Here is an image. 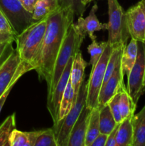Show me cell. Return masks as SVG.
<instances>
[{"instance_id": "obj_15", "label": "cell", "mask_w": 145, "mask_h": 146, "mask_svg": "<svg viewBox=\"0 0 145 146\" xmlns=\"http://www.w3.org/2000/svg\"><path fill=\"white\" fill-rule=\"evenodd\" d=\"M88 65V63L84 60L82 53L79 51L74 57L70 76V81L76 96H78L80 88L85 80V70Z\"/></svg>"}, {"instance_id": "obj_3", "label": "cell", "mask_w": 145, "mask_h": 146, "mask_svg": "<svg viewBox=\"0 0 145 146\" xmlns=\"http://www.w3.org/2000/svg\"><path fill=\"white\" fill-rule=\"evenodd\" d=\"M85 38V36L82 35L78 31L74 23L70 25L68 32L65 35V39L63 42L55 60L51 83L47 86L48 87L47 100L49 99L52 96L57 83L63 73L64 69L66 67L70 58L71 57H75V54L80 51V48Z\"/></svg>"}, {"instance_id": "obj_17", "label": "cell", "mask_w": 145, "mask_h": 146, "mask_svg": "<svg viewBox=\"0 0 145 146\" xmlns=\"http://www.w3.org/2000/svg\"><path fill=\"white\" fill-rule=\"evenodd\" d=\"M132 116L127 117L119 123V129L116 137L117 146H133L134 131L132 123Z\"/></svg>"}, {"instance_id": "obj_8", "label": "cell", "mask_w": 145, "mask_h": 146, "mask_svg": "<svg viewBox=\"0 0 145 146\" xmlns=\"http://www.w3.org/2000/svg\"><path fill=\"white\" fill-rule=\"evenodd\" d=\"M145 73V44L138 41L137 58L127 76V91L134 104L144 91V78Z\"/></svg>"}, {"instance_id": "obj_30", "label": "cell", "mask_w": 145, "mask_h": 146, "mask_svg": "<svg viewBox=\"0 0 145 146\" xmlns=\"http://www.w3.org/2000/svg\"><path fill=\"white\" fill-rule=\"evenodd\" d=\"M13 42L14 41H9L0 44V64L7 58L14 49L12 46Z\"/></svg>"}, {"instance_id": "obj_25", "label": "cell", "mask_w": 145, "mask_h": 146, "mask_svg": "<svg viewBox=\"0 0 145 146\" xmlns=\"http://www.w3.org/2000/svg\"><path fill=\"white\" fill-rule=\"evenodd\" d=\"M107 45V41H97L96 39L92 41V43L88 46V51L90 56V64L93 68L99 61L105 48Z\"/></svg>"}, {"instance_id": "obj_36", "label": "cell", "mask_w": 145, "mask_h": 146, "mask_svg": "<svg viewBox=\"0 0 145 146\" xmlns=\"http://www.w3.org/2000/svg\"><path fill=\"white\" fill-rule=\"evenodd\" d=\"M16 83V82L13 83V84H11V85L8 88H7V90L5 91V92L4 93V94H3V95L1 96V97H0V112H1V109H2V108H3V106H4V103H5L6 100H7V97H8L10 91H11V89H12L13 86H14L15 85Z\"/></svg>"}, {"instance_id": "obj_31", "label": "cell", "mask_w": 145, "mask_h": 146, "mask_svg": "<svg viewBox=\"0 0 145 146\" xmlns=\"http://www.w3.org/2000/svg\"><path fill=\"white\" fill-rule=\"evenodd\" d=\"M0 31L3 33H8L16 35L9 21H8L4 13L0 10Z\"/></svg>"}, {"instance_id": "obj_35", "label": "cell", "mask_w": 145, "mask_h": 146, "mask_svg": "<svg viewBox=\"0 0 145 146\" xmlns=\"http://www.w3.org/2000/svg\"><path fill=\"white\" fill-rule=\"evenodd\" d=\"M16 35L8 33H3L0 31V44L4 42H9V41H15Z\"/></svg>"}, {"instance_id": "obj_13", "label": "cell", "mask_w": 145, "mask_h": 146, "mask_svg": "<svg viewBox=\"0 0 145 146\" xmlns=\"http://www.w3.org/2000/svg\"><path fill=\"white\" fill-rule=\"evenodd\" d=\"M92 109L86 105L83 107L76 122L70 133L67 146H85L87 128Z\"/></svg>"}, {"instance_id": "obj_27", "label": "cell", "mask_w": 145, "mask_h": 146, "mask_svg": "<svg viewBox=\"0 0 145 146\" xmlns=\"http://www.w3.org/2000/svg\"><path fill=\"white\" fill-rule=\"evenodd\" d=\"M9 146H31L28 132L14 129L9 138Z\"/></svg>"}, {"instance_id": "obj_14", "label": "cell", "mask_w": 145, "mask_h": 146, "mask_svg": "<svg viewBox=\"0 0 145 146\" xmlns=\"http://www.w3.org/2000/svg\"><path fill=\"white\" fill-rule=\"evenodd\" d=\"M98 5L95 4L91 8L90 11L87 17L83 18L80 17L78 18L75 27L80 34L82 35L89 36L92 41L96 39V36L94 34L95 31H100V30H107V23L102 24L100 22L96 15V11H98Z\"/></svg>"}, {"instance_id": "obj_7", "label": "cell", "mask_w": 145, "mask_h": 146, "mask_svg": "<svg viewBox=\"0 0 145 146\" xmlns=\"http://www.w3.org/2000/svg\"><path fill=\"white\" fill-rule=\"evenodd\" d=\"M0 10L9 21L16 36L34 22L32 13L24 9L21 0H0Z\"/></svg>"}, {"instance_id": "obj_29", "label": "cell", "mask_w": 145, "mask_h": 146, "mask_svg": "<svg viewBox=\"0 0 145 146\" xmlns=\"http://www.w3.org/2000/svg\"><path fill=\"white\" fill-rule=\"evenodd\" d=\"M119 93H118L117 95H115L110 101L108 102L109 108H110L112 113L115 118V121L117 123H120L122 121V118L121 116L120 111H119Z\"/></svg>"}, {"instance_id": "obj_37", "label": "cell", "mask_w": 145, "mask_h": 146, "mask_svg": "<svg viewBox=\"0 0 145 146\" xmlns=\"http://www.w3.org/2000/svg\"><path fill=\"white\" fill-rule=\"evenodd\" d=\"M93 1V0H81L82 4H83V5H85V7H86L87 4H89V3H90L91 1Z\"/></svg>"}, {"instance_id": "obj_2", "label": "cell", "mask_w": 145, "mask_h": 146, "mask_svg": "<svg viewBox=\"0 0 145 146\" xmlns=\"http://www.w3.org/2000/svg\"><path fill=\"white\" fill-rule=\"evenodd\" d=\"M47 17L34 21L21 34L16 36V48L21 64L27 71L35 69L47 27Z\"/></svg>"}, {"instance_id": "obj_16", "label": "cell", "mask_w": 145, "mask_h": 146, "mask_svg": "<svg viewBox=\"0 0 145 146\" xmlns=\"http://www.w3.org/2000/svg\"><path fill=\"white\" fill-rule=\"evenodd\" d=\"M138 53V41L131 38L129 44L125 46L121 58V68L123 75L128 76L136 62Z\"/></svg>"}, {"instance_id": "obj_21", "label": "cell", "mask_w": 145, "mask_h": 146, "mask_svg": "<svg viewBox=\"0 0 145 146\" xmlns=\"http://www.w3.org/2000/svg\"><path fill=\"white\" fill-rule=\"evenodd\" d=\"M100 108V131L101 133L109 135L117 123L115 121L108 104Z\"/></svg>"}, {"instance_id": "obj_9", "label": "cell", "mask_w": 145, "mask_h": 146, "mask_svg": "<svg viewBox=\"0 0 145 146\" xmlns=\"http://www.w3.org/2000/svg\"><path fill=\"white\" fill-rule=\"evenodd\" d=\"M26 72L27 70L21 64L18 51L14 48L0 64V97L13 83L17 82L18 78Z\"/></svg>"}, {"instance_id": "obj_5", "label": "cell", "mask_w": 145, "mask_h": 146, "mask_svg": "<svg viewBox=\"0 0 145 146\" xmlns=\"http://www.w3.org/2000/svg\"><path fill=\"white\" fill-rule=\"evenodd\" d=\"M88 81L82 82L79 91L76 102L70 112L65 118L59 121L55 126H53L56 139L57 146H67L70 133L72 126L76 122L83 107L86 105L87 95H88Z\"/></svg>"}, {"instance_id": "obj_12", "label": "cell", "mask_w": 145, "mask_h": 146, "mask_svg": "<svg viewBox=\"0 0 145 146\" xmlns=\"http://www.w3.org/2000/svg\"><path fill=\"white\" fill-rule=\"evenodd\" d=\"M123 86H125L124 75L121 68L120 62L107 82L101 88L98 98V108H101L105 104H108L115 95L120 92Z\"/></svg>"}, {"instance_id": "obj_11", "label": "cell", "mask_w": 145, "mask_h": 146, "mask_svg": "<svg viewBox=\"0 0 145 146\" xmlns=\"http://www.w3.org/2000/svg\"><path fill=\"white\" fill-rule=\"evenodd\" d=\"M73 59L74 57H71L70 58L66 67L64 69L63 73L61 75L59 81L57 83V85L54 89L52 96L49 99L47 100V108H48L53 121V126H55L58 122L60 106H61V100H62L64 91L66 88L67 84L70 79Z\"/></svg>"}, {"instance_id": "obj_26", "label": "cell", "mask_w": 145, "mask_h": 146, "mask_svg": "<svg viewBox=\"0 0 145 146\" xmlns=\"http://www.w3.org/2000/svg\"><path fill=\"white\" fill-rule=\"evenodd\" d=\"M34 146H57L55 133L53 128L38 131Z\"/></svg>"}, {"instance_id": "obj_32", "label": "cell", "mask_w": 145, "mask_h": 146, "mask_svg": "<svg viewBox=\"0 0 145 146\" xmlns=\"http://www.w3.org/2000/svg\"><path fill=\"white\" fill-rule=\"evenodd\" d=\"M119 123L116 125V126L110 132V133L107 135V139L106 144L105 146H117L116 143V137L118 129H119Z\"/></svg>"}, {"instance_id": "obj_34", "label": "cell", "mask_w": 145, "mask_h": 146, "mask_svg": "<svg viewBox=\"0 0 145 146\" xmlns=\"http://www.w3.org/2000/svg\"><path fill=\"white\" fill-rule=\"evenodd\" d=\"M38 1V0H21V2L26 10H27L28 12L33 13L34 7Z\"/></svg>"}, {"instance_id": "obj_33", "label": "cell", "mask_w": 145, "mask_h": 146, "mask_svg": "<svg viewBox=\"0 0 145 146\" xmlns=\"http://www.w3.org/2000/svg\"><path fill=\"white\" fill-rule=\"evenodd\" d=\"M107 134L100 133L98 136L96 137L93 142L92 143L90 146H105L106 144L107 139Z\"/></svg>"}, {"instance_id": "obj_24", "label": "cell", "mask_w": 145, "mask_h": 146, "mask_svg": "<svg viewBox=\"0 0 145 146\" xmlns=\"http://www.w3.org/2000/svg\"><path fill=\"white\" fill-rule=\"evenodd\" d=\"M15 113L7 117L0 125V146H9V138L16 128Z\"/></svg>"}, {"instance_id": "obj_28", "label": "cell", "mask_w": 145, "mask_h": 146, "mask_svg": "<svg viewBox=\"0 0 145 146\" xmlns=\"http://www.w3.org/2000/svg\"><path fill=\"white\" fill-rule=\"evenodd\" d=\"M60 3L61 6L71 7L76 16L82 17L85 11V6L82 4L81 0H60Z\"/></svg>"}, {"instance_id": "obj_38", "label": "cell", "mask_w": 145, "mask_h": 146, "mask_svg": "<svg viewBox=\"0 0 145 146\" xmlns=\"http://www.w3.org/2000/svg\"><path fill=\"white\" fill-rule=\"evenodd\" d=\"M142 1L143 2V4L144 6V9H145V0H142ZM144 43L145 44V38H144Z\"/></svg>"}, {"instance_id": "obj_18", "label": "cell", "mask_w": 145, "mask_h": 146, "mask_svg": "<svg viewBox=\"0 0 145 146\" xmlns=\"http://www.w3.org/2000/svg\"><path fill=\"white\" fill-rule=\"evenodd\" d=\"M134 131L133 146H145V105L132 118Z\"/></svg>"}, {"instance_id": "obj_22", "label": "cell", "mask_w": 145, "mask_h": 146, "mask_svg": "<svg viewBox=\"0 0 145 146\" xmlns=\"http://www.w3.org/2000/svg\"><path fill=\"white\" fill-rule=\"evenodd\" d=\"M119 106L122 120L127 117L132 116L134 114L136 104H134L132 98H131L127 88L125 87V86L122 87L119 92Z\"/></svg>"}, {"instance_id": "obj_1", "label": "cell", "mask_w": 145, "mask_h": 146, "mask_svg": "<svg viewBox=\"0 0 145 146\" xmlns=\"http://www.w3.org/2000/svg\"><path fill=\"white\" fill-rule=\"evenodd\" d=\"M74 16L71 7L61 6L47 17L46 30L34 69L40 80H45L47 86L51 83L57 56L70 25L73 23Z\"/></svg>"}, {"instance_id": "obj_19", "label": "cell", "mask_w": 145, "mask_h": 146, "mask_svg": "<svg viewBox=\"0 0 145 146\" xmlns=\"http://www.w3.org/2000/svg\"><path fill=\"white\" fill-rule=\"evenodd\" d=\"M61 7L60 0H38L32 13L33 19L34 21H38Z\"/></svg>"}, {"instance_id": "obj_39", "label": "cell", "mask_w": 145, "mask_h": 146, "mask_svg": "<svg viewBox=\"0 0 145 146\" xmlns=\"http://www.w3.org/2000/svg\"><path fill=\"white\" fill-rule=\"evenodd\" d=\"M144 84L145 86V73H144Z\"/></svg>"}, {"instance_id": "obj_4", "label": "cell", "mask_w": 145, "mask_h": 146, "mask_svg": "<svg viewBox=\"0 0 145 146\" xmlns=\"http://www.w3.org/2000/svg\"><path fill=\"white\" fill-rule=\"evenodd\" d=\"M109 21L107 43L112 46L127 45L129 34L126 24L125 11L117 0H107Z\"/></svg>"}, {"instance_id": "obj_6", "label": "cell", "mask_w": 145, "mask_h": 146, "mask_svg": "<svg viewBox=\"0 0 145 146\" xmlns=\"http://www.w3.org/2000/svg\"><path fill=\"white\" fill-rule=\"evenodd\" d=\"M113 48L114 46L107 43L99 61L91 70L90 77L88 80V88L86 106L92 110L97 108L98 106V98L103 83L107 64Z\"/></svg>"}, {"instance_id": "obj_10", "label": "cell", "mask_w": 145, "mask_h": 146, "mask_svg": "<svg viewBox=\"0 0 145 146\" xmlns=\"http://www.w3.org/2000/svg\"><path fill=\"white\" fill-rule=\"evenodd\" d=\"M125 17L131 38L144 42L145 38V9L142 0L125 11Z\"/></svg>"}, {"instance_id": "obj_23", "label": "cell", "mask_w": 145, "mask_h": 146, "mask_svg": "<svg viewBox=\"0 0 145 146\" xmlns=\"http://www.w3.org/2000/svg\"><path fill=\"white\" fill-rule=\"evenodd\" d=\"M100 108H93L91 111L90 117L87 128L85 146H90L94 140L100 133Z\"/></svg>"}, {"instance_id": "obj_20", "label": "cell", "mask_w": 145, "mask_h": 146, "mask_svg": "<svg viewBox=\"0 0 145 146\" xmlns=\"http://www.w3.org/2000/svg\"><path fill=\"white\" fill-rule=\"evenodd\" d=\"M77 97H78V96L75 95L73 87H72L71 81L69 79L68 84H67L65 91H64L62 100H61L59 114H58V122L61 119L65 118V115L70 112L71 108L73 107L75 102H76Z\"/></svg>"}]
</instances>
